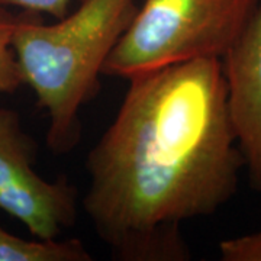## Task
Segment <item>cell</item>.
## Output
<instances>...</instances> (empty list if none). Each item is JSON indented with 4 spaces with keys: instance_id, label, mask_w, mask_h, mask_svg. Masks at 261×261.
Wrapping results in <instances>:
<instances>
[{
    "instance_id": "5",
    "label": "cell",
    "mask_w": 261,
    "mask_h": 261,
    "mask_svg": "<svg viewBox=\"0 0 261 261\" xmlns=\"http://www.w3.org/2000/svg\"><path fill=\"white\" fill-rule=\"evenodd\" d=\"M221 63L233 135L252 187L261 192V5Z\"/></svg>"
},
{
    "instance_id": "3",
    "label": "cell",
    "mask_w": 261,
    "mask_h": 261,
    "mask_svg": "<svg viewBox=\"0 0 261 261\" xmlns=\"http://www.w3.org/2000/svg\"><path fill=\"white\" fill-rule=\"evenodd\" d=\"M258 8L260 0H142L103 74L129 80L168 65L222 58Z\"/></svg>"
},
{
    "instance_id": "2",
    "label": "cell",
    "mask_w": 261,
    "mask_h": 261,
    "mask_svg": "<svg viewBox=\"0 0 261 261\" xmlns=\"http://www.w3.org/2000/svg\"><path fill=\"white\" fill-rule=\"evenodd\" d=\"M135 10L134 0H80L51 25L10 18V45L23 83L47 111L53 151L67 152L79 141L80 111L97 90L103 65Z\"/></svg>"
},
{
    "instance_id": "8",
    "label": "cell",
    "mask_w": 261,
    "mask_h": 261,
    "mask_svg": "<svg viewBox=\"0 0 261 261\" xmlns=\"http://www.w3.org/2000/svg\"><path fill=\"white\" fill-rule=\"evenodd\" d=\"M219 257L222 261H261V229L221 241Z\"/></svg>"
},
{
    "instance_id": "6",
    "label": "cell",
    "mask_w": 261,
    "mask_h": 261,
    "mask_svg": "<svg viewBox=\"0 0 261 261\" xmlns=\"http://www.w3.org/2000/svg\"><path fill=\"white\" fill-rule=\"evenodd\" d=\"M92 254L79 238L34 241L12 235L0 226V261H90Z\"/></svg>"
},
{
    "instance_id": "7",
    "label": "cell",
    "mask_w": 261,
    "mask_h": 261,
    "mask_svg": "<svg viewBox=\"0 0 261 261\" xmlns=\"http://www.w3.org/2000/svg\"><path fill=\"white\" fill-rule=\"evenodd\" d=\"M12 19L0 15V94L12 93L23 84L15 53L10 45Z\"/></svg>"
},
{
    "instance_id": "4",
    "label": "cell",
    "mask_w": 261,
    "mask_h": 261,
    "mask_svg": "<svg viewBox=\"0 0 261 261\" xmlns=\"http://www.w3.org/2000/svg\"><path fill=\"white\" fill-rule=\"evenodd\" d=\"M0 211L44 240L57 238L77 216L74 186L65 178L48 181L34 170L18 115L6 109H0Z\"/></svg>"
},
{
    "instance_id": "1",
    "label": "cell",
    "mask_w": 261,
    "mask_h": 261,
    "mask_svg": "<svg viewBox=\"0 0 261 261\" xmlns=\"http://www.w3.org/2000/svg\"><path fill=\"white\" fill-rule=\"evenodd\" d=\"M83 207L123 261H187L183 224L229 202L241 151L226 109L221 58L135 75L87 157Z\"/></svg>"
},
{
    "instance_id": "9",
    "label": "cell",
    "mask_w": 261,
    "mask_h": 261,
    "mask_svg": "<svg viewBox=\"0 0 261 261\" xmlns=\"http://www.w3.org/2000/svg\"><path fill=\"white\" fill-rule=\"evenodd\" d=\"M73 0H0L2 6H16L27 12L47 13L56 19H60L68 13V8Z\"/></svg>"
}]
</instances>
